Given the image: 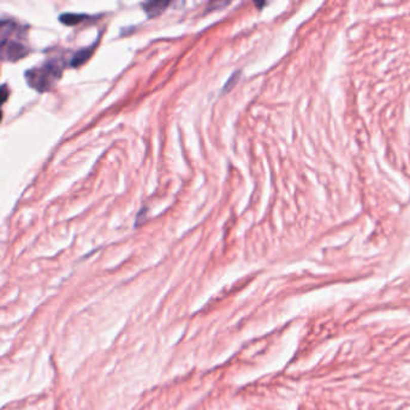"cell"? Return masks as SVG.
<instances>
[{"mask_svg": "<svg viewBox=\"0 0 410 410\" xmlns=\"http://www.w3.org/2000/svg\"><path fill=\"white\" fill-rule=\"evenodd\" d=\"M63 73V65L58 59L47 60L41 66L25 71L28 86L39 93L48 92L59 81Z\"/></svg>", "mask_w": 410, "mask_h": 410, "instance_id": "cell-1", "label": "cell"}, {"mask_svg": "<svg viewBox=\"0 0 410 410\" xmlns=\"http://www.w3.org/2000/svg\"><path fill=\"white\" fill-rule=\"evenodd\" d=\"M29 48L14 36L2 38V59L8 61H17L27 56Z\"/></svg>", "mask_w": 410, "mask_h": 410, "instance_id": "cell-2", "label": "cell"}, {"mask_svg": "<svg viewBox=\"0 0 410 410\" xmlns=\"http://www.w3.org/2000/svg\"><path fill=\"white\" fill-rule=\"evenodd\" d=\"M95 47H96V43L93 44L92 46L82 48V50L77 51V52L72 56V58H71V60L69 63L70 66L75 67V69L76 67L82 66L83 64H85L86 61L93 56V53H94V51H95Z\"/></svg>", "mask_w": 410, "mask_h": 410, "instance_id": "cell-3", "label": "cell"}, {"mask_svg": "<svg viewBox=\"0 0 410 410\" xmlns=\"http://www.w3.org/2000/svg\"><path fill=\"white\" fill-rule=\"evenodd\" d=\"M170 5V2H147L142 4V8L147 14L148 18H154L163 14Z\"/></svg>", "mask_w": 410, "mask_h": 410, "instance_id": "cell-4", "label": "cell"}, {"mask_svg": "<svg viewBox=\"0 0 410 410\" xmlns=\"http://www.w3.org/2000/svg\"><path fill=\"white\" fill-rule=\"evenodd\" d=\"M90 18V16L86 14H73V12H65V14H61L59 16V22L61 24L67 25V27H73V25H77L82 22L88 21Z\"/></svg>", "mask_w": 410, "mask_h": 410, "instance_id": "cell-5", "label": "cell"}, {"mask_svg": "<svg viewBox=\"0 0 410 410\" xmlns=\"http://www.w3.org/2000/svg\"><path fill=\"white\" fill-rule=\"evenodd\" d=\"M240 71H236L235 73H232V75L229 77V80L227 81V83L224 85V88H222V94H227L228 92H230V90L234 88L236 83L238 82V80H240Z\"/></svg>", "mask_w": 410, "mask_h": 410, "instance_id": "cell-6", "label": "cell"}, {"mask_svg": "<svg viewBox=\"0 0 410 410\" xmlns=\"http://www.w3.org/2000/svg\"><path fill=\"white\" fill-rule=\"evenodd\" d=\"M230 4V3L229 2H225V3H221V2H212V3H209L208 4V6L207 8H206V10H207V11H206V14H207V12H211V11H215V10H217V8H219V9H222L224 8V6H227V5H229Z\"/></svg>", "mask_w": 410, "mask_h": 410, "instance_id": "cell-7", "label": "cell"}, {"mask_svg": "<svg viewBox=\"0 0 410 410\" xmlns=\"http://www.w3.org/2000/svg\"><path fill=\"white\" fill-rule=\"evenodd\" d=\"M147 208H144V209H141L140 212H138V214H137V218H136V227H141V224L142 222L144 221V218H142V217H146V214H147Z\"/></svg>", "mask_w": 410, "mask_h": 410, "instance_id": "cell-8", "label": "cell"}, {"mask_svg": "<svg viewBox=\"0 0 410 410\" xmlns=\"http://www.w3.org/2000/svg\"><path fill=\"white\" fill-rule=\"evenodd\" d=\"M2 96H3L2 104H5L6 100H8V96H9V89H8V87H6L5 85L2 86Z\"/></svg>", "mask_w": 410, "mask_h": 410, "instance_id": "cell-9", "label": "cell"}, {"mask_svg": "<svg viewBox=\"0 0 410 410\" xmlns=\"http://www.w3.org/2000/svg\"><path fill=\"white\" fill-rule=\"evenodd\" d=\"M255 5L259 6V8H263L264 5H266V3H263V4H259V3H255Z\"/></svg>", "mask_w": 410, "mask_h": 410, "instance_id": "cell-10", "label": "cell"}]
</instances>
